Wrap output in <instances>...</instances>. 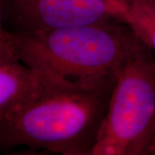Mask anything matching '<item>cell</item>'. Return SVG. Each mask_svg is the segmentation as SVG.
<instances>
[{
  "mask_svg": "<svg viewBox=\"0 0 155 155\" xmlns=\"http://www.w3.org/2000/svg\"><path fill=\"white\" fill-rule=\"evenodd\" d=\"M115 83L57 84L0 119L1 150L25 147L62 155H91Z\"/></svg>",
  "mask_w": 155,
  "mask_h": 155,
  "instance_id": "6da1fadb",
  "label": "cell"
},
{
  "mask_svg": "<svg viewBox=\"0 0 155 155\" xmlns=\"http://www.w3.org/2000/svg\"><path fill=\"white\" fill-rule=\"evenodd\" d=\"M17 57L71 83L98 86L115 81L139 37L127 22L116 21L11 33L0 28Z\"/></svg>",
  "mask_w": 155,
  "mask_h": 155,
  "instance_id": "7a4b0ae2",
  "label": "cell"
},
{
  "mask_svg": "<svg viewBox=\"0 0 155 155\" xmlns=\"http://www.w3.org/2000/svg\"><path fill=\"white\" fill-rule=\"evenodd\" d=\"M155 130V58L139 38L116 74L91 155H144Z\"/></svg>",
  "mask_w": 155,
  "mask_h": 155,
  "instance_id": "3957f363",
  "label": "cell"
},
{
  "mask_svg": "<svg viewBox=\"0 0 155 155\" xmlns=\"http://www.w3.org/2000/svg\"><path fill=\"white\" fill-rule=\"evenodd\" d=\"M124 21L107 0H0V28L11 33Z\"/></svg>",
  "mask_w": 155,
  "mask_h": 155,
  "instance_id": "277c9868",
  "label": "cell"
},
{
  "mask_svg": "<svg viewBox=\"0 0 155 155\" xmlns=\"http://www.w3.org/2000/svg\"><path fill=\"white\" fill-rule=\"evenodd\" d=\"M63 82L68 81L23 63L0 35V119Z\"/></svg>",
  "mask_w": 155,
  "mask_h": 155,
  "instance_id": "5b68a950",
  "label": "cell"
},
{
  "mask_svg": "<svg viewBox=\"0 0 155 155\" xmlns=\"http://www.w3.org/2000/svg\"><path fill=\"white\" fill-rule=\"evenodd\" d=\"M124 21L145 44L155 52V5L148 0H132L125 8Z\"/></svg>",
  "mask_w": 155,
  "mask_h": 155,
  "instance_id": "8992f818",
  "label": "cell"
},
{
  "mask_svg": "<svg viewBox=\"0 0 155 155\" xmlns=\"http://www.w3.org/2000/svg\"><path fill=\"white\" fill-rule=\"evenodd\" d=\"M144 155H155V130L152 138L150 140L149 143L146 148Z\"/></svg>",
  "mask_w": 155,
  "mask_h": 155,
  "instance_id": "52a82bcc",
  "label": "cell"
},
{
  "mask_svg": "<svg viewBox=\"0 0 155 155\" xmlns=\"http://www.w3.org/2000/svg\"><path fill=\"white\" fill-rule=\"evenodd\" d=\"M108 2H110L113 5L116 6L119 10L123 12V17H124V11H125V3L124 0H107Z\"/></svg>",
  "mask_w": 155,
  "mask_h": 155,
  "instance_id": "ba28073f",
  "label": "cell"
},
{
  "mask_svg": "<svg viewBox=\"0 0 155 155\" xmlns=\"http://www.w3.org/2000/svg\"><path fill=\"white\" fill-rule=\"evenodd\" d=\"M148 1H149V2H151L152 4H153V5H155V0H148Z\"/></svg>",
  "mask_w": 155,
  "mask_h": 155,
  "instance_id": "9c48e42d",
  "label": "cell"
}]
</instances>
